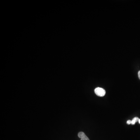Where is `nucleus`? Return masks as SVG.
<instances>
[{
	"label": "nucleus",
	"instance_id": "nucleus-1",
	"mask_svg": "<svg viewBox=\"0 0 140 140\" xmlns=\"http://www.w3.org/2000/svg\"><path fill=\"white\" fill-rule=\"evenodd\" d=\"M95 93L98 96L103 97L105 95V91L102 88L98 87L95 89Z\"/></svg>",
	"mask_w": 140,
	"mask_h": 140
},
{
	"label": "nucleus",
	"instance_id": "nucleus-2",
	"mask_svg": "<svg viewBox=\"0 0 140 140\" xmlns=\"http://www.w3.org/2000/svg\"><path fill=\"white\" fill-rule=\"evenodd\" d=\"M139 118H138L137 117H135L134 118H133V120H132L131 124H132V125H134V124H135L136 122L139 121Z\"/></svg>",
	"mask_w": 140,
	"mask_h": 140
},
{
	"label": "nucleus",
	"instance_id": "nucleus-3",
	"mask_svg": "<svg viewBox=\"0 0 140 140\" xmlns=\"http://www.w3.org/2000/svg\"><path fill=\"white\" fill-rule=\"evenodd\" d=\"M78 137L82 139L83 137H84V136H86V135L84 134L83 132H80L78 133Z\"/></svg>",
	"mask_w": 140,
	"mask_h": 140
},
{
	"label": "nucleus",
	"instance_id": "nucleus-4",
	"mask_svg": "<svg viewBox=\"0 0 140 140\" xmlns=\"http://www.w3.org/2000/svg\"><path fill=\"white\" fill-rule=\"evenodd\" d=\"M81 140H90L89 138L86 136H84V137H83L81 139Z\"/></svg>",
	"mask_w": 140,
	"mask_h": 140
},
{
	"label": "nucleus",
	"instance_id": "nucleus-5",
	"mask_svg": "<svg viewBox=\"0 0 140 140\" xmlns=\"http://www.w3.org/2000/svg\"><path fill=\"white\" fill-rule=\"evenodd\" d=\"M131 123H132V121L130 120H128L127 121V124H131Z\"/></svg>",
	"mask_w": 140,
	"mask_h": 140
},
{
	"label": "nucleus",
	"instance_id": "nucleus-6",
	"mask_svg": "<svg viewBox=\"0 0 140 140\" xmlns=\"http://www.w3.org/2000/svg\"><path fill=\"white\" fill-rule=\"evenodd\" d=\"M138 76L139 78V79L140 80V71H139L138 72Z\"/></svg>",
	"mask_w": 140,
	"mask_h": 140
},
{
	"label": "nucleus",
	"instance_id": "nucleus-7",
	"mask_svg": "<svg viewBox=\"0 0 140 140\" xmlns=\"http://www.w3.org/2000/svg\"><path fill=\"white\" fill-rule=\"evenodd\" d=\"M139 123L140 124V119H139Z\"/></svg>",
	"mask_w": 140,
	"mask_h": 140
}]
</instances>
